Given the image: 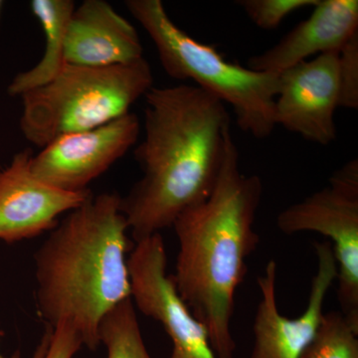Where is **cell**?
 I'll use <instances>...</instances> for the list:
<instances>
[{"label":"cell","mask_w":358,"mask_h":358,"mask_svg":"<svg viewBox=\"0 0 358 358\" xmlns=\"http://www.w3.org/2000/svg\"><path fill=\"white\" fill-rule=\"evenodd\" d=\"M317 271L313 275L310 298L305 312L289 319L279 312L275 296L277 263L270 261L258 278L262 298L254 322V343L251 358H301L319 329L327 292L338 275L333 247L329 242L313 244Z\"/></svg>","instance_id":"cell-9"},{"label":"cell","mask_w":358,"mask_h":358,"mask_svg":"<svg viewBox=\"0 0 358 358\" xmlns=\"http://www.w3.org/2000/svg\"><path fill=\"white\" fill-rule=\"evenodd\" d=\"M339 108H358V31L350 37L338 52Z\"/></svg>","instance_id":"cell-18"},{"label":"cell","mask_w":358,"mask_h":358,"mask_svg":"<svg viewBox=\"0 0 358 358\" xmlns=\"http://www.w3.org/2000/svg\"><path fill=\"white\" fill-rule=\"evenodd\" d=\"M99 334L101 345L107 350V358H152L143 341L131 298L103 317Z\"/></svg>","instance_id":"cell-15"},{"label":"cell","mask_w":358,"mask_h":358,"mask_svg":"<svg viewBox=\"0 0 358 358\" xmlns=\"http://www.w3.org/2000/svg\"><path fill=\"white\" fill-rule=\"evenodd\" d=\"M141 129L138 115L129 112L103 126L59 136L33 155L32 173L58 189L86 192L136 147Z\"/></svg>","instance_id":"cell-8"},{"label":"cell","mask_w":358,"mask_h":358,"mask_svg":"<svg viewBox=\"0 0 358 358\" xmlns=\"http://www.w3.org/2000/svg\"><path fill=\"white\" fill-rule=\"evenodd\" d=\"M76 3L72 0H32L30 8L43 31V55L31 69L20 73L8 85L7 93L21 96L48 83L57 76L66 65V34L71 15Z\"/></svg>","instance_id":"cell-14"},{"label":"cell","mask_w":358,"mask_h":358,"mask_svg":"<svg viewBox=\"0 0 358 358\" xmlns=\"http://www.w3.org/2000/svg\"><path fill=\"white\" fill-rule=\"evenodd\" d=\"M277 226L285 234L315 232L331 239L341 313L358 327L357 159L336 171L326 187L284 209Z\"/></svg>","instance_id":"cell-6"},{"label":"cell","mask_w":358,"mask_h":358,"mask_svg":"<svg viewBox=\"0 0 358 358\" xmlns=\"http://www.w3.org/2000/svg\"><path fill=\"white\" fill-rule=\"evenodd\" d=\"M143 98L145 136L134 152L143 176L121 199L134 242L210 195L232 136L225 103L194 85L154 86Z\"/></svg>","instance_id":"cell-1"},{"label":"cell","mask_w":358,"mask_h":358,"mask_svg":"<svg viewBox=\"0 0 358 358\" xmlns=\"http://www.w3.org/2000/svg\"><path fill=\"white\" fill-rule=\"evenodd\" d=\"M338 52L320 54L280 73L275 126L320 145L336 140L334 113L341 96Z\"/></svg>","instance_id":"cell-10"},{"label":"cell","mask_w":358,"mask_h":358,"mask_svg":"<svg viewBox=\"0 0 358 358\" xmlns=\"http://www.w3.org/2000/svg\"><path fill=\"white\" fill-rule=\"evenodd\" d=\"M48 339L42 358H74L84 346L81 336L68 322L47 327Z\"/></svg>","instance_id":"cell-19"},{"label":"cell","mask_w":358,"mask_h":358,"mask_svg":"<svg viewBox=\"0 0 358 358\" xmlns=\"http://www.w3.org/2000/svg\"><path fill=\"white\" fill-rule=\"evenodd\" d=\"M358 31L357 0H319L301 21L272 48L249 59L250 69L280 74L313 55L339 51Z\"/></svg>","instance_id":"cell-13"},{"label":"cell","mask_w":358,"mask_h":358,"mask_svg":"<svg viewBox=\"0 0 358 358\" xmlns=\"http://www.w3.org/2000/svg\"><path fill=\"white\" fill-rule=\"evenodd\" d=\"M136 27L105 0L75 7L66 34V64L109 67L143 58Z\"/></svg>","instance_id":"cell-12"},{"label":"cell","mask_w":358,"mask_h":358,"mask_svg":"<svg viewBox=\"0 0 358 358\" xmlns=\"http://www.w3.org/2000/svg\"><path fill=\"white\" fill-rule=\"evenodd\" d=\"M262 180L240 171L239 150L228 141L220 173L203 201L183 211L173 226L178 241L176 291L208 331L217 358H233L235 294L246 277L247 259L260 237L254 229Z\"/></svg>","instance_id":"cell-2"},{"label":"cell","mask_w":358,"mask_h":358,"mask_svg":"<svg viewBox=\"0 0 358 358\" xmlns=\"http://www.w3.org/2000/svg\"><path fill=\"white\" fill-rule=\"evenodd\" d=\"M152 87V68L145 57L109 67L66 64L50 82L20 96L21 133L32 145L44 148L59 136L129 114Z\"/></svg>","instance_id":"cell-5"},{"label":"cell","mask_w":358,"mask_h":358,"mask_svg":"<svg viewBox=\"0 0 358 358\" xmlns=\"http://www.w3.org/2000/svg\"><path fill=\"white\" fill-rule=\"evenodd\" d=\"M319 0H239L236 3L264 30H274L289 14L306 7L317 6Z\"/></svg>","instance_id":"cell-17"},{"label":"cell","mask_w":358,"mask_h":358,"mask_svg":"<svg viewBox=\"0 0 358 358\" xmlns=\"http://www.w3.org/2000/svg\"><path fill=\"white\" fill-rule=\"evenodd\" d=\"M121 195L89 197L66 214L34 254L37 313L47 327L68 322L84 346L101 345V322L131 299L128 255L134 245Z\"/></svg>","instance_id":"cell-3"},{"label":"cell","mask_w":358,"mask_h":358,"mask_svg":"<svg viewBox=\"0 0 358 358\" xmlns=\"http://www.w3.org/2000/svg\"><path fill=\"white\" fill-rule=\"evenodd\" d=\"M32 150H21L0 169V241L13 244L51 231L59 217L84 203L91 190L58 189L32 173Z\"/></svg>","instance_id":"cell-11"},{"label":"cell","mask_w":358,"mask_h":358,"mask_svg":"<svg viewBox=\"0 0 358 358\" xmlns=\"http://www.w3.org/2000/svg\"><path fill=\"white\" fill-rule=\"evenodd\" d=\"M131 298L134 308L157 320L173 341L169 358H217L208 331L167 275L166 245L160 233L136 242L128 258Z\"/></svg>","instance_id":"cell-7"},{"label":"cell","mask_w":358,"mask_h":358,"mask_svg":"<svg viewBox=\"0 0 358 358\" xmlns=\"http://www.w3.org/2000/svg\"><path fill=\"white\" fill-rule=\"evenodd\" d=\"M124 6L154 42L166 74L228 103L238 127L257 140L275 128V100L279 74L258 72L229 62L212 45L192 38L178 27L160 0H127Z\"/></svg>","instance_id":"cell-4"},{"label":"cell","mask_w":358,"mask_h":358,"mask_svg":"<svg viewBox=\"0 0 358 358\" xmlns=\"http://www.w3.org/2000/svg\"><path fill=\"white\" fill-rule=\"evenodd\" d=\"M2 336H3V331H2L1 329H0V338H1ZM47 339H48V331H46V333H45L43 338H42L41 343H40L38 348H37V350H36V352H35L34 355H33L32 358H42V357H43L45 348H46ZM0 358H9V357H4V355H2L1 352H0ZM13 358H17V357H13Z\"/></svg>","instance_id":"cell-20"},{"label":"cell","mask_w":358,"mask_h":358,"mask_svg":"<svg viewBox=\"0 0 358 358\" xmlns=\"http://www.w3.org/2000/svg\"><path fill=\"white\" fill-rule=\"evenodd\" d=\"M4 2L0 0V20H1L2 10H3Z\"/></svg>","instance_id":"cell-21"},{"label":"cell","mask_w":358,"mask_h":358,"mask_svg":"<svg viewBox=\"0 0 358 358\" xmlns=\"http://www.w3.org/2000/svg\"><path fill=\"white\" fill-rule=\"evenodd\" d=\"M301 358H358V327L341 312L324 313Z\"/></svg>","instance_id":"cell-16"}]
</instances>
